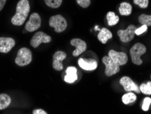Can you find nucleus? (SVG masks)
I'll return each mask as SVG.
<instances>
[{
  "mask_svg": "<svg viewBox=\"0 0 151 114\" xmlns=\"http://www.w3.org/2000/svg\"><path fill=\"white\" fill-rule=\"evenodd\" d=\"M108 56L120 66L125 65L128 62L127 55L124 52H117L114 50H110L108 53Z\"/></svg>",
  "mask_w": 151,
  "mask_h": 114,
  "instance_id": "9d476101",
  "label": "nucleus"
},
{
  "mask_svg": "<svg viewBox=\"0 0 151 114\" xmlns=\"http://www.w3.org/2000/svg\"><path fill=\"white\" fill-rule=\"evenodd\" d=\"M15 45V41L12 38H0V52L7 53Z\"/></svg>",
  "mask_w": 151,
  "mask_h": 114,
  "instance_id": "ddd939ff",
  "label": "nucleus"
},
{
  "mask_svg": "<svg viewBox=\"0 0 151 114\" xmlns=\"http://www.w3.org/2000/svg\"><path fill=\"white\" fill-rule=\"evenodd\" d=\"M132 11V6L127 2H123L121 4L119 7L120 14L123 16H128L130 15Z\"/></svg>",
  "mask_w": 151,
  "mask_h": 114,
  "instance_id": "f3484780",
  "label": "nucleus"
},
{
  "mask_svg": "<svg viewBox=\"0 0 151 114\" xmlns=\"http://www.w3.org/2000/svg\"><path fill=\"white\" fill-rule=\"evenodd\" d=\"M29 11L30 6L28 0H20L17 5L16 14L11 19L12 23L14 25H22L25 23Z\"/></svg>",
  "mask_w": 151,
  "mask_h": 114,
  "instance_id": "f257e3e1",
  "label": "nucleus"
},
{
  "mask_svg": "<svg viewBox=\"0 0 151 114\" xmlns=\"http://www.w3.org/2000/svg\"><path fill=\"white\" fill-rule=\"evenodd\" d=\"M151 104V98L149 97H146L144 99L142 105V109L144 111H148L149 109V107Z\"/></svg>",
  "mask_w": 151,
  "mask_h": 114,
  "instance_id": "b1692460",
  "label": "nucleus"
},
{
  "mask_svg": "<svg viewBox=\"0 0 151 114\" xmlns=\"http://www.w3.org/2000/svg\"><path fill=\"white\" fill-rule=\"evenodd\" d=\"M32 113L33 114H47V113H46L45 111H44L43 109H35V110L33 111Z\"/></svg>",
  "mask_w": 151,
  "mask_h": 114,
  "instance_id": "cd10ccee",
  "label": "nucleus"
},
{
  "mask_svg": "<svg viewBox=\"0 0 151 114\" xmlns=\"http://www.w3.org/2000/svg\"><path fill=\"white\" fill-rule=\"evenodd\" d=\"M51 41V37L43 32H37L35 33L30 41L31 46L37 48L41 43H48Z\"/></svg>",
  "mask_w": 151,
  "mask_h": 114,
  "instance_id": "6e6552de",
  "label": "nucleus"
},
{
  "mask_svg": "<svg viewBox=\"0 0 151 114\" xmlns=\"http://www.w3.org/2000/svg\"><path fill=\"white\" fill-rule=\"evenodd\" d=\"M11 103V98L6 94H0V110L8 107Z\"/></svg>",
  "mask_w": 151,
  "mask_h": 114,
  "instance_id": "a211bd4d",
  "label": "nucleus"
},
{
  "mask_svg": "<svg viewBox=\"0 0 151 114\" xmlns=\"http://www.w3.org/2000/svg\"><path fill=\"white\" fill-rule=\"evenodd\" d=\"M136 28L134 25H130L127 28V30H120L117 32V34L119 36L120 40L123 42H127L132 41L134 39L135 36V31Z\"/></svg>",
  "mask_w": 151,
  "mask_h": 114,
  "instance_id": "0eeeda50",
  "label": "nucleus"
},
{
  "mask_svg": "<svg viewBox=\"0 0 151 114\" xmlns=\"http://www.w3.org/2000/svg\"><path fill=\"white\" fill-rule=\"evenodd\" d=\"M78 65L85 70H94L97 67V62L95 60H84L80 58L78 60Z\"/></svg>",
  "mask_w": 151,
  "mask_h": 114,
  "instance_id": "4468645a",
  "label": "nucleus"
},
{
  "mask_svg": "<svg viewBox=\"0 0 151 114\" xmlns=\"http://www.w3.org/2000/svg\"><path fill=\"white\" fill-rule=\"evenodd\" d=\"M139 90L144 94H151V81H148L147 84H142L139 87Z\"/></svg>",
  "mask_w": 151,
  "mask_h": 114,
  "instance_id": "4be33fe9",
  "label": "nucleus"
},
{
  "mask_svg": "<svg viewBox=\"0 0 151 114\" xmlns=\"http://www.w3.org/2000/svg\"><path fill=\"white\" fill-rule=\"evenodd\" d=\"M70 44L76 47V49L72 53L73 56L74 57L78 56L86 50V43L80 38L72 39L70 42Z\"/></svg>",
  "mask_w": 151,
  "mask_h": 114,
  "instance_id": "f8f14e48",
  "label": "nucleus"
},
{
  "mask_svg": "<svg viewBox=\"0 0 151 114\" xmlns=\"http://www.w3.org/2000/svg\"><path fill=\"white\" fill-rule=\"evenodd\" d=\"M66 53L62 51H58L55 53L52 58V67L55 70L61 71L63 69L62 62L66 58Z\"/></svg>",
  "mask_w": 151,
  "mask_h": 114,
  "instance_id": "9b49d317",
  "label": "nucleus"
},
{
  "mask_svg": "<svg viewBox=\"0 0 151 114\" xmlns=\"http://www.w3.org/2000/svg\"><path fill=\"white\" fill-rule=\"evenodd\" d=\"M26 31H27L26 30H24V31H23V33H25L26 32Z\"/></svg>",
  "mask_w": 151,
  "mask_h": 114,
  "instance_id": "c756f323",
  "label": "nucleus"
},
{
  "mask_svg": "<svg viewBox=\"0 0 151 114\" xmlns=\"http://www.w3.org/2000/svg\"><path fill=\"white\" fill-rule=\"evenodd\" d=\"M32 61V53L30 49L26 47L20 49L17 53L15 63L19 66H25Z\"/></svg>",
  "mask_w": 151,
  "mask_h": 114,
  "instance_id": "7ed1b4c3",
  "label": "nucleus"
},
{
  "mask_svg": "<svg viewBox=\"0 0 151 114\" xmlns=\"http://www.w3.org/2000/svg\"><path fill=\"white\" fill-rule=\"evenodd\" d=\"M6 0H0V11H1L5 6Z\"/></svg>",
  "mask_w": 151,
  "mask_h": 114,
  "instance_id": "c85d7f7f",
  "label": "nucleus"
},
{
  "mask_svg": "<svg viewBox=\"0 0 151 114\" xmlns=\"http://www.w3.org/2000/svg\"><path fill=\"white\" fill-rule=\"evenodd\" d=\"M66 75L64 77V81L69 84H72L78 79L77 68L74 66H70L66 69Z\"/></svg>",
  "mask_w": 151,
  "mask_h": 114,
  "instance_id": "2eb2a0df",
  "label": "nucleus"
},
{
  "mask_svg": "<svg viewBox=\"0 0 151 114\" xmlns=\"http://www.w3.org/2000/svg\"><path fill=\"white\" fill-rule=\"evenodd\" d=\"M77 4L84 8L88 7L91 4V0H76Z\"/></svg>",
  "mask_w": 151,
  "mask_h": 114,
  "instance_id": "a878e982",
  "label": "nucleus"
},
{
  "mask_svg": "<svg viewBox=\"0 0 151 114\" xmlns=\"http://www.w3.org/2000/svg\"><path fill=\"white\" fill-rule=\"evenodd\" d=\"M138 21L142 25H146L147 26H151V15H141L138 18Z\"/></svg>",
  "mask_w": 151,
  "mask_h": 114,
  "instance_id": "412c9836",
  "label": "nucleus"
},
{
  "mask_svg": "<svg viewBox=\"0 0 151 114\" xmlns=\"http://www.w3.org/2000/svg\"><path fill=\"white\" fill-rule=\"evenodd\" d=\"M41 17L37 13H32L31 15L29 20L25 25V30L29 32H33L38 30L41 26Z\"/></svg>",
  "mask_w": 151,
  "mask_h": 114,
  "instance_id": "423d86ee",
  "label": "nucleus"
},
{
  "mask_svg": "<svg viewBox=\"0 0 151 114\" xmlns=\"http://www.w3.org/2000/svg\"><path fill=\"white\" fill-rule=\"evenodd\" d=\"M146 52V47L142 43H136L131 48L129 53L132 57V62L136 65H141L142 60L141 56Z\"/></svg>",
  "mask_w": 151,
  "mask_h": 114,
  "instance_id": "f03ea898",
  "label": "nucleus"
},
{
  "mask_svg": "<svg viewBox=\"0 0 151 114\" xmlns=\"http://www.w3.org/2000/svg\"><path fill=\"white\" fill-rule=\"evenodd\" d=\"M147 29H148V26L146 25H143L140 27V28H137L135 30V33L137 36L141 35L142 33H143L144 32H145L146 31H147Z\"/></svg>",
  "mask_w": 151,
  "mask_h": 114,
  "instance_id": "bb28decb",
  "label": "nucleus"
},
{
  "mask_svg": "<svg viewBox=\"0 0 151 114\" xmlns=\"http://www.w3.org/2000/svg\"><path fill=\"white\" fill-rule=\"evenodd\" d=\"M112 38V33L106 28H102L97 35V38L102 44H106L109 39Z\"/></svg>",
  "mask_w": 151,
  "mask_h": 114,
  "instance_id": "dca6fc26",
  "label": "nucleus"
},
{
  "mask_svg": "<svg viewBox=\"0 0 151 114\" xmlns=\"http://www.w3.org/2000/svg\"><path fill=\"white\" fill-rule=\"evenodd\" d=\"M49 25L55 28V31L57 33H61L65 30L68 23L65 18L61 15L52 16L49 19Z\"/></svg>",
  "mask_w": 151,
  "mask_h": 114,
  "instance_id": "20e7f679",
  "label": "nucleus"
},
{
  "mask_svg": "<svg viewBox=\"0 0 151 114\" xmlns=\"http://www.w3.org/2000/svg\"><path fill=\"white\" fill-rule=\"evenodd\" d=\"M137 97L135 96V94L131 92V91H129L128 93L125 94L122 97V100H123V103L125 105H128L131 103V102H133L136 100Z\"/></svg>",
  "mask_w": 151,
  "mask_h": 114,
  "instance_id": "aec40b11",
  "label": "nucleus"
},
{
  "mask_svg": "<svg viewBox=\"0 0 151 114\" xmlns=\"http://www.w3.org/2000/svg\"><path fill=\"white\" fill-rule=\"evenodd\" d=\"M106 18H107L108 25L110 26L115 25L119 21V17L116 16L113 12H108L106 15Z\"/></svg>",
  "mask_w": 151,
  "mask_h": 114,
  "instance_id": "6ab92c4d",
  "label": "nucleus"
},
{
  "mask_svg": "<svg viewBox=\"0 0 151 114\" xmlns=\"http://www.w3.org/2000/svg\"><path fill=\"white\" fill-rule=\"evenodd\" d=\"M120 84L123 87L124 90L126 91H134L137 94L140 93V90L138 86L135 84L134 81L129 77H123L120 79Z\"/></svg>",
  "mask_w": 151,
  "mask_h": 114,
  "instance_id": "1a4fd4ad",
  "label": "nucleus"
},
{
  "mask_svg": "<svg viewBox=\"0 0 151 114\" xmlns=\"http://www.w3.org/2000/svg\"><path fill=\"white\" fill-rule=\"evenodd\" d=\"M102 62L106 66L105 74L107 77H111L120 71V66L113 61L108 55L104 56L102 59Z\"/></svg>",
  "mask_w": 151,
  "mask_h": 114,
  "instance_id": "39448f33",
  "label": "nucleus"
},
{
  "mask_svg": "<svg viewBox=\"0 0 151 114\" xmlns=\"http://www.w3.org/2000/svg\"><path fill=\"white\" fill-rule=\"evenodd\" d=\"M134 3L141 8H146L148 6V0H134Z\"/></svg>",
  "mask_w": 151,
  "mask_h": 114,
  "instance_id": "393cba45",
  "label": "nucleus"
},
{
  "mask_svg": "<svg viewBox=\"0 0 151 114\" xmlns=\"http://www.w3.org/2000/svg\"><path fill=\"white\" fill-rule=\"evenodd\" d=\"M44 1L48 7L57 8L61 5L63 0H44Z\"/></svg>",
  "mask_w": 151,
  "mask_h": 114,
  "instance_id": "5701e85b",
  "label": "nucleus"
}]
</instances>
